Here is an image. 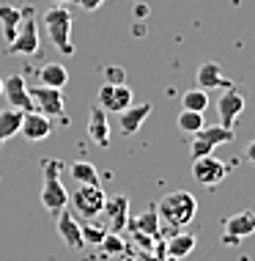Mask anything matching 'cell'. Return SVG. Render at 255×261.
<instances>
[{
  "instance_id": "obj_15",
  "label": "cell",
  "mask_w": 255,
  "mask_h": 261,
  "mask_svg": "<svg viewBox=\"0 0 255 261\" xmlns=\"http://www.w3.org/2000/svg\"><path fill=\"white\" fill-rule=\"evenodd\" d=\"M102 215L110 220L112 234H118L124 225H129V198H126V195L107 198V203H104V209H102Z\"/></svg>"
},
{
  "instance_id": "obj_13",
  "label": "cell",
  "mask_w": 255,
  "mask_h": 261,
  "mask_svg": "<svg viewBox=\"0 0 255 261\" xmlns=\"http://www.w3.org/2000/svg\"><path fill=\"white\" fill-rule=\"evenodd\" d=\"M195 80H197V88L203 91H211V88H233V83L222 74V66L217 61H206L197 66L195 72Z\"/></svg>"
},
{
  "instance_id": "obj_31",
  "label": "cell",
  "mask_w": 255,
  "mask_h": 261,
  "mask_svg": "<svg viewBox=\"0 0 255 261\" xmlns=\"http://www.w3.org/2000/svg\"><path fill=\"white\" fill-rule=\"evenodd\" d=\"M77 3H80V9H85V11H99L107 0H77Z\"/></svg>"
},
{
  "instance_id": "obj_20",
  "label": "cell",
  "mask_w": 255,
  "mask_h": 261,
  "mask_svg": "<svg viewBox=\"0 0 255 261\" xmlns=\"http://www.w3.org/2000/svg\"><path fill=\"white\" fill-rule=\"evenodd\" d=\"M19 22H22V9H17V6H11V3L0 6V28H3L6 44L14 41V36H17V31H19Z\"/></svg>"
},
{
  "instance_id": "obj_28",
  "label": "cell",
  "mask_w": 255,
  "mask_h": 261,
  "mask_svg": "<svg viewBox=\"0 0 255 261\" xmlns=\"http://www.w3.org/2000/svg\"><path fill=\"white\" fill-rule=\"evenodd\" d=\"M124 248H126V242L118 234H107L102 239V245H99V250H102L104 256H118V253H124Z\"/></svg>"
},
{
  "instance_id": "obj_11",
  "label": "cell",
  "mask_w": 255,
  "mask_h": 261,
  "mask_svg": "<svg viewBox=\"0 0 255 261\" xmlns=\"http://www.w3.org/2000/svg\"><path fill=\"white\" fill-rule=\"evenodd\" d=\"M31 96H33L36 110L44 113V116H63V110H66V99H63V91L61 88L39 86V88L31 91Z\"/></svg>"
},
{
  "instance_id": "obj_5",
  "label": "cell",
  "mask_w": 255,
  "mask_h": 261,
  "mask_svg": "<svg viewBox=\"0 0 255 261\" xmlns=\"http://www.w3.org/2000/svg\"><path fill=\"white\" fill-rule=\"evenodd\" d=\"M9 55H36L39 53V25H36V17H33L31 9L22 11V22H19V31L14 41L6 47Z\"/></svg>"
},
{
  "instance_id": "obj_2",
  "label": "cell",
  "mask_w": 255,
  "mask_h": 261,
  "mask_svg": "<svg viewBox=\"0 0 255 261\" xmlns=\"http://www.w3.org/2000/svg\"><path fill=\"white\" fill-rule=\"evenodd\" d=\"M41 171H44V187H41V203L52 217H58L63 209L69 206V193L61 181V171L63 162L61 160H44L41 162Z\"/></svg>"
},
{
  "instance_id": "obj_18",
  "label": "cell",
  "mask_w": 255,
  "mask_h": 261,
  "mask_svg": "<svg viewBox=\"0 0 255 261\" xmlns=\"http://www.w3.org/2000/svg\"><path fill=\"white\" fill-rule=\"evenodd\" d=\"M129 225H132V234H143V237H151V239H159V234H162L157 206H148L137 220H129Z\"/></svg>"
},
{
  "instance_id": "obj_30",
  "label": "cell",
  "mask_w": 255,
  "mask_h": 261,
  "mask_svg": "<svg viewBox=\"0 0 255 261\" xmlns=\"http://www.w3.org/2000/svg\"><path fill=\"white\" fill-rule=\"evenodd\" d=\"M214 151L211 146H206V143H201V140H192V157L197 160V157H209V154Z\"/></svg>"
},
{
  "instance_id": "obj_14",
  "label": "cell",
  "mask_w": 255,
  "mask_h": 261,
  "mask_svg": "<svg viewBox=\"0 0 255 261\" xmlns=\"http://www.w3.org/2000/svg\"><path fill=\"white\" fill-rule=\"evenodd\" d=\"M58 234L63 237V242H66L72 250H80V248H85L82 228H80V223H77L74 212L69 209V206H66V209H63L61 215H58Z\"/></svg>"
},
{
  "instance_id": "obj_21",
  "label": "cell",
  "mask_w": 255,
  "mask_h": 261,
  "mask_svg": "<svg viewBox=\"0 0 255 261\" xmlns=\"http://www.w3.org/2000/svg\"><path fill=\"white\" fill-rule=\"evenodd\" d=\"M233 138H236V135H233V129H231V126H222V124L203 126L201 132H195V140L211 146V149H217V146H222V143H231Z\"/></svg>"
},
{
  "instance_id": "obj_32",
  "label": "cell",
  "mask_w": 255,
  "mask_h": 261,
  "mask_svg": "<svg viewBox=\"0 0 255 261\" xmlns=\"http://www.w3.org/2000/svg\"><path fill=\"white\" fill-rule=\"evenodd\" d=\"M244 157H247V162H252V165H255V140H250V143H247Z\"/></svg>"
},
{
  "instance_id": "obj_17",
  "label": "cell",
  "mask_w": 255,
  "mask_h": 261,
  "mask_svg": "<svg viewBox=\"0 0 255 261\" xmlns=\"http://www.w3.org/2000/svg\"><path fill=\"white\" fill-rule=\"evenodd\" d=\"M88 135L96 146L107 149L110 146V124H107V113H104L99 105L91 108V116H88Z\"/></svg>"
},
{
  "instance_id": "obj_22",
  "label": "cell",
  "mask_w": 255,
  "mask_h": 261,
  "mask_svg": "<svg viewBox=\"0 0 255 261\" xmlns=\"http://www.w3.org/2000/svg\"><path fill=\"white\" fill-rule=\"evenodd\" d=\"M39 80H41V86H47V88H66L69 72H66L63 63H47V66L39 69Z\"/></svg>"
},
{
  "instance_id": "obj_16",
  "label": "cell",
  "mask_w": 255,
  "mask_h": 261,
  "mask_svg": "<svg viewBox=\"0 0 255 261\" xmlns=\"http://www.w3.org/2000/svg\"><path fill=\"white\" fill-rule=\"evenodd\" d=\"M151 102H143V105H129L124 113H118V124H121V132L124 135H137V129L146 124L148 113H151Z\"/></svg>"
},
{
  "instance_id": "obj_9",
  "label": "cell",
  "mask_w": 255,
  "mask_h": 261,
  "mask_svg": "<svg viewBox=\"0 0 255 261\" xmlns=\"http://www.w3.org/2000/svg\"><path fill=\"white\" fill-rule=\"evenodd\" d=\"M255 234V212H239L225 220V234H222V242L225 245H239L242 239L252 237Z\"/></svg>"
},
{
  "instance_id": "obj_4",
  "label": "cell",
  "mask_w": 255,
  "mask_h": 261,
  "mask_svg": "<svg viewBox=\"0 0 255 261\" xmlns=\"http://www.w3.org/2000/svg\"><path fill=\"white\" fill-rule=\"evenodd\" d=\"M104 203H107V193L99 185H80L74 190V195H69V209L85 220H94L102 215Z\"/></svg>"
},
{
  "instance_id": "obj_3",
  "label": "cell",
  "mask_w": 255,
  "mask_h": 261,
  "mask_svg": "<svg viewBox=\"0 0 255 261\" xmlns=\"http://www.w3.org/2000/svg\"><path fill=\"white\" fill-rule=\"evenodd\" d=\"M44 28L47 36L52 39V44L58 47L63 55H72V11L66 6H52V9L44 11Z\"/></svg>"
},
{
  "instance_id": "obj_6",
  "label": "cell",
  "mask_w": 255,
  "mask_h": 261,
  "mask_svg": "<svg viewBox=\"0 0 255 261\" xmlns=\"http://www.w3.org/2000/svg\"><path fill=\"white\" fill-rule=\"evenodd\" d=\"M225 176H228V168H225L222 162L214 157V154H209V157H197L192 162V179L201 187H217V185H222Z\"/></svg>"
},
{
  "instance_id": "obj_8",
  "label": "cell",
  "mask_w": 255,
  "mask_h": 261,
  "mask_svg": "<svg viewBox=\"0 0 255 261\" xmlns=\"http://www.w3.org/2000/svg\"><path fill=\"white\" fill-rule=\"evenodd\" d=\"M3 96L9 99V108H17L22 113H33L36 105H33L31 88H27L22 74H11L9 80H3Z\"/></svg>"
},
{
  "instance_id": "obj_1",
  "label": "cell",
  "mask_w": 255,
  "mask_h": 261,
  "mask_svg": "<svg viewBox=\"0 0 255 261\" xmlns=\"http://www.w3.org/2000/svg\"><path fill=\"white\" fill-rule=\"evenodd\" d=\"M157 215H159V225L162 228H184L187 223L195 220L197 215V198L187 190H173L165 198H159L157 203Z\"/></svg>"
},
{
  "instance_id": "obj_25",
  "label": "cell",
  "mask_w": 255,
  "mask_h": 261,
  "mask_svg": "<svg viewBox=\"0 0 255 261\" xmlns=\"http://www.w3.org/2000/svg\"><path fill=\"white\" fill-rule=\"evenodd\" d=\"M179 129L187 132V135H195V132H201L206 121H203V113H195V110H181L179 113Z\"/></svg>"
},
{
  "instance_id": "obj_23",
  "label": "cell",
  "mask_w": 255,
  "mask_h": 261,
  "mask_svg": "<svg viewBox=\"0 0 255 261\" xmlns=\"http://www.w3.org/2000/svg\"><path fill=\"white\" fill-rule=\"evenodd\" d=\"M195 245H197V239H195L192 234H176V237H170L165 253H167L170 258L181 261L184 256H189V253L195 250Z\"/></svg>"
},
{
  "instance_id": "obj_24",
  "label": "cell",
  "mask_w": 255,
  "mask_h": 261,
  "mask_svg": "<svg viewBox=\"0 0 255 261\" xmlns=\"http://www.w3.org/2000/svg\"><path fill=\"white\" fill-rule=\"evenodd\" d=\"M209 108V91L203 88H189L181 94V110H195V113H203Z\"/></svg>"
},
{
  "instance_id": "obj_33",
  "label": "cell",
  "mask_w": 255,
  "mask_h": 261,
  "mask_svg": "<svg viewBox=\"0 0 255 261\" xmlns=\"http://www.w3.org/2000/svg\"><path fill=\"white\" fill-rule=\"evenodd\" d=\"M137 261H162V258H159V256H154L151 250H143V253L137 256Z\"/></svg>"
},
{
  "instance_id": "obj_26",
  "label": "cell",
  "mask_w": 255,
  "mask_h": 261,
  "mask_svg": "<svg viewBox=\"0 0 255 261\" xmlns=\"http://www.w3.org/2000/svg\"><path fill=\"white\" fill-rule=\"evenodd\" d=\"M69 171H72V179L80 181V185H99V171L91 165V162H82L80 160V162H74Z\"/></svg>"
},
{
  "instance_id": "obj_7",
  "label": "cell",
  "mask_w": 255,
  "mask_h": 261,
  "mask_svg": "<svg viewBox=\"0 0 255 261\" xmlns=\"http://www.w3.org/2000/svg\"><path fill=\"white\" fill-rule=\"evenodd\" d=\"M96 105L104 113H124L132 105V88L126 86V83H118V86L104 83V86L99 88V102Z\"/></svg>"
},
{
  "instance_id": "obj_12",
  "label": "cell",
  "mask_w": 255,
  "mask_h": 261,
  "mask_svg": "<svg viewBox=\"0 0 255 261\" xmlns=\"http://www.w3.org/2000/svg\"><path fill=\"white\" fill-rule=\"evenodd\" d=\"M49 132H52L49 116H44V113H39V110L22 113V126H19V135L22 138H27L31 143H36V140H47Z\"/></svg>"
},
{
  "instance_id": "obj_34",
  "label": "cell",
  "mask_w": 255,
  "mask_h": 261,
  "mask_svg": "<svg viewBox=\"0 0 255 261\" xmlns=\"http://www.w3.org/2000/svg\"><path fill=\"white\" fill-rule=\"evenodd\" d=\"M55 6H63V3H72V0H52Z\"/></svg>"
},
{
  "instance_id": "obj_27",
  "label": "cell",
  "mask_w": 255,
  "mask_h": 261,
  "mask_svg": "<svg viewBox=\"0 0 255 261\" xmlns=\"http://www.w3.org/2000/svg\"><path fill=\"white\" fill-rule=\"evenodd\" d=\"M80 228H82V239H85V245H102V239L107 237V228L104 225H91V223H80Z\"/></svg>"
},
{
  "instance_id": "obj_29",
  "label": "cell",
  "mask_w": 255,
  "mask_h": 261,
  "mask_svg": "<svg viewBox=\"0 0 255 261\" xmlns=\"http://www.w3.org/2000/svg\"><path fill=\"white\" fill-rule=\"evenodd\" d=\"M104 77H107V83H112V86L126 83V72H124L121 66H107V69H104Z\"/></svg>"
},
{
  "instance_id": "obj_10",
  "label": "cell",
  "mask_w": 255,
  "mask_h": 261,
  "mask_svg": "<svg viewBox=\"0 0 255 261\" xmlns=\"http://www.w3.org/2000/svg\"><path fill=\"white\" fill-rule=\"evenodd\" d=\"M244 113V96L239 94L236 88H225L222 96L217 99V116H219V124L222 126H231L236 124V118Z\"/></svg>"
},
{
  "instance_id": "obj_35",
  "label": "cell",
  "mask_w": 255,
  "mask_h": 261,
  "mask_svg": "<svg viewBox=\"0 0 255 261\" xmlns=\"http://www.w3.org/2000/svg\"><path fill=\"white\" fill-rule=\"evenodd\" d=\"M0 96H3V77H0Z\"/></svg>"
},
{
  "instance_id": "obj_19",
  "label": "cell",
  "mask_w": 255,
  "mask_h": 261,
  "mask_svg": "<svg viewBox=\"0 0 255 261\" xmlns=\"http://www.w3.org/2000/svg\"><path fill=\"white\" fill-rule=\"evenodd\" d=\"M19 126H22V110L17 108L0 110V146H6L14 135H19Z\"/></svg>"
}]
</instances>
